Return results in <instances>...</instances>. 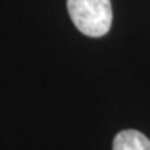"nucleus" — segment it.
I'll return each instance as SVG.
<instances>
[{"mask_svg": "<svg viewBox=\"0 0 150 150\" xmlns=\"http://www.w3.org/2000/svg\"><path fill=\"white\" fill-rule=\"evenodd\" d=\"M67 8L74 25L86 36H104L111 28L110 0H67Z\"/></svg>", "mask_w": 150, "mask_h": 150, "instance_id": "obj_1", "label": "nucleus"}, {"mask_svg": "<svg viewBox=\"0 0 150 150\" xmlns=\"http://www.w3.org/2000/svg\"><path fill=\"white\" fill-rule=\"evenodd\" d=\"M112 150H150V139L139 131L125 129L114 138Z\"/></svg>", "mask_w": 150, "mask_h": 150, "instance_id": "obj_2", "label": "nucleus"}]
</instances>
